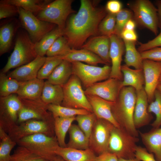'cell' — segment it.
<instances>
[{"instance_id":"cell-9","label":"cell","mask_w":161,"mask_h":161,"mask_svg":"<svg viewBox=\"0 0 161 161\" xmlns=\"http://www.w3.org/2000/svg\"><path fill=\"white\" fill-rule=\"evenodd\" d=\"M54 119L49 120H29L16 125L8 134L12 140L16 143L24 137L37 134L54 136Z\"/></svg>"},{"instance_id":"cell-6","label":"cell","mask_w":161,"mask_h":161,"mask_svg":"<svg viewBox=\"0 0 161 161\" xmlns=\"http://www.w3.org/2000/svg\"><path fill=\"white\" fill-rule=\"evenodd\" d=\"M81 83L77 76L74 74L72 75L62 86L64 98L61 105L73 109H85L93 112Z\"/></svg>"},{"instance_id":"cell-43","label":"cell","mask_w":161,"mask_h":161,"mask_svg":"<svg viewBox=\"0 0 161 161\" xmlns=\"http://www.w3.org/2000/svg\"><path fill=\"white\" fill-rule=\"evenodd\" d=\"M116 24V15L108 13L98 27L99 35L109 37L114 34Z\"/></svg>"},{"instance_id":"cell-21","label":"cell","mask_w":161,"mask_h":161,"mask_svg":"<svg viewBox=\"0 0 161 161\" xmlns=\"http://www.w3.org/2000/svg\"><path fill=\"white\" fill-rule=\"evenodd\" d=\"M21 26L19 20L16 18L11 19L1 25L0 56L7 52L12 47L14 38Z\"/></svg>"},{"instance_id":"cell-36","label":"cell","mask_w":161,"mask_h":161,"mask_svg":"<svg viewBox=\"0 0 161 161\" xmlns=\"http://www.w3.org/2000/svg\"><path fill=\"white\" fill-rule=\"evenodd\" d=\"M48 110L54 118L57 117H71L92 113L85 109H75L54 104L48 105Z\"/></svg>"},{"instance_id":"cell-50","label":"cell","mask_w":161,"mask_h":161,"mask_svg":"<svg viewBox=\"0 0 161 161\" xmlns=\"http://www.w3.org/2000/svg\"><path fill=\"white\" fill-rule=\"evenodd\" d=\"M120 38L123 40L135 42L137 36L134 30L124 29L120 35Z\"/></svg>"},{"instance_id":"cell-4","label":"cell","mask_w":161,"mask_h":161,"mask_svg":"<svg viewBox=\"0 0 161 161\" xmlns=\"http://www.w3.org/2000/svg\"><path fill=\"white\" fill-rule=\"evenodd\" d=\"M139 141L138 137L131 135L120 127L114 126L111 131L107 151L118 158H134L137 143Z\"/></svg>"},{"instance_id":"cell-16","label":"cell","mask_w":161,"mask_h":161,"mask_svg":"<svg viewBox=\"0 0 161 161\" xmlns=\"http://www.w3.org/2000/svg\"><path fill=\"white\" fill-rule=\"evenodd\" d=\"M143 69L145 79L144 89L150 103L154 99L155 92L159 84L161 74V62L143 60Z\"/></svg>"},{"instance_id":"cell-22","label":"cell","mask_w":161,"mask_h":161,"mask_svg":"<svg viewBox=\"0 0 161 161\" xmlns=\"http://www.w3.org/2000/svg\"><path fill=\"white\" fill-rule=\"evenodd\" d=\"M86 95L91 106L93 112L97 118L105 120L110 122L115 127H120L112 113L111 106L112 102L95 95Z\"/></svg>"},{"instance_id":"cell-29","label":"cell","mask_w":161,"mask_h":161,"mask_svg":"<svg viewBox=\"0 0 161 161\" xmlns=\"http://www.w3.org/2000/svg\"><path fill=\"white\" fill-rule=\"evenodd\" d=\"M64 98L62 86L45 82L41 99L45 103L61 105Z\"/></svg>"},{"instance_id":"cell-45","label":"cell","mask_w":161,"mask_h":161,"mask_svg":"<svg viewBox=\"0 0 161 161\" xmlns=\"http://www.w3.org/2000/svg\"><path fill=\"white\" fill-rule=\"evenodd\" d=\"M19 7L4 0L0 1V19L11 18L18 15Z\"/></svg>"},{"instance_id":"cell-57","label":"cell","mask_w":161,"mask_h":161,"mask_svg":"<svg viewBox=\"0 0 161 161\" xmlns=\"http://www.w3.org/2000/svg\"><path fill=\"white\" fill-rule=\"evenodd\" d=\"M159 84H161V74L160 75L159 80Z\"/></svg>"},{"instance_id":"cell-13","label":"cell","mask_w":161,"mask_h":161,"mask_svg":"<svg viewBox=\"0 0 161 161\" xmlns=\"http://www.w3.org/2000/svg\"><path fill=\"white\" fill-rule=\"evenodd\" d=\"M114 126L105 120L97 118L89 138V148L95 154L107 151L110 133Z\"/></svg>"},{"instance_id":"cell-31","label":"cell","mask_w":161,"mask_h":161,"mask_svg":"<svg viewBox=\"0 0 161 161\" xmlns=\"http://www.w3.org/2000/svg\"><path fill=\"white\" fill-rule=\"evenodd\" d=\"M64 30L57 26L35 44V49L38 55L45 56L47 51L56 39L64 35Z\"/></svg>"},{"instance_id":"cell-33","label":"cell","mask_w":161,"mask_h":161,"mask_svg":"<svg viewBox=\"0 0 161 161\" xmlns=\"http://www.w3.org/2000/svg\"><path fill=\"white\" fill-rule=\"evenodd\" d=\"M124 44L125 65L136 69H143V61L140 52L135 47V42L123 40Z\"/></svg>"},{"instance_id":"cell-3","label":"cell","mask_w":161,"mask_h":161,"mask_svg":"<svg viewBox=\"0 0 161 161\" xmlns=\"http://www.w3.org/2000/svg\"><path fill=\"white\" fill-rule=\"evenodd\" d=\"M38 56L35 49V44L27 32L25 30H18L13 51L1 72L5 74L11 69L30 63Z\"/></svg>"},{"instance_id":"cell-53","label":"cell","mask_w":161,"mask_h":161,"mask_svg":"<svg viewBox=\"0 0 161 161\" xmlns=\"http://www.w3.org/2000/svg\"><path fill=\"white\" fill-rule=\"evenodd\" d=\"M159 21V27H161V1H158L156 3Z\"/></svg>"},{"instance_id":"cell-27","label":"cell","mask_w":161,"mask_h":161,"mask_svg":"<svg viewBox=\"0 0 161 161\" xmlns=\"http://www.w3.org/2000/svg\"><path fill=\"white\" fill-rule=\"evenodd\" d=\"M121 71L123 75V87L131 86L136 91L144 88L145 79L143 69H132L124 64L121 66Z\"/></svg>"},{"instance_id":"cell-15","label":"cell","mask_w":161,"mask_h":161,"mask_svg":"<svg viewBox=\"0 0 161 161\" xmlns=\"http://www.w3.org/2000/svg\"><path fill=\"white\" fill-rule=\"evenodd\" d=\"M123 87L122 81L109 78L94 83L86 88L84 92L86 95H95L107 101L114 102Z\"/></svg>"},{"instance_id":"cell-25","label":"cell","mask_w":161,"mask_h":161,"mask_svg":"<svg viewBox=\"0 0 161 161\" xmlns=\"http://www.w3.org/2000/svg\"><path fill=\"white\" fill-rule=\"evenodd\" d=\"M58 57L63 60H66L71 63L84 62L88 64L93 66H96L98 64L108 65L97 55L83 49H72L70 51L65 55Z\"/></svg>"},{"instance_id":"cell-46","label":"cell","mask_w":161,"mask_h":161,"mask_svg":"<svg viewBox=\"0 0 161 161\" xmlns=\"http://www.w3.org/2000/svg\"><path fill=\"white\" fill-rule=\"evenodd\" d=\"M143 60L161 62V47H156L140 52Z\"/></svg>"},{"instance_id":"cell-49","label":"cell","mask_w":161,"mask_h":161,"mask_svg":"<svg viewBox=\"0 0 161 161\" xmlns=\"http://www.w3.org/2000/svg\"><path fill=\"white\" fill-rule=\"evenodd\" d=\"M122 4L120 1L111 0L107 2L105 9L108 13L116 15L122 9Z\"/></svg>"},{"instance_id":"cell-2","label":"cell","mask_w":161,"mask_h":161,"mask_svg":"<svg viewBox=\"0 0 161 161\" xmlns=\"http://www.w3.org/2000/svg\"><path fill=\"white\" fill-rule=\"evenodd\" d=\"M136 99V91L134 88L123 87L116 101L112 103L111 111L120 127L131 135L138 137L139 132L135 128L133 120Z\"/></svg>"},{"instance_id":"cell-55","label":"cell","mask_w":161,"mask_h":161,"mask_svg":"<svg viewBox=\"0 0 161 161\" xmlns=\"http://www.w3.org/2000/svg\"><path fill=\"white\" fill-rule=\"evenodd\" d=\"M52 161H66L61 157L57 155Z\"/></svg>"},{"instance_id":"cell-5","label":"cell","mask_w":161,"mask_h":161,"mask_svg":"<svg viewBox=\"0 0 161 161\" xmlns=\"http://www.w3.org/2000/svg\"><path fill=\"white\" fill-rule=\"evenodd\" d=\"M47 161H52L57 155L55 151L59 146L55 136L37 134L24 137L17 142Z\"/></svg>"},{"instance_id":"cell-47","label":"cell","mask_w":161,"mask_h":161,"mask_svg":"<svg viewBox=\"0 0 161 161\" xmlns=\"http://www.w3.org/2000/svg\"><path fill=\"white\" fill-rule=\"evenodd\" d=\"M159 34L155 38L147 43H140L138 50L140 52L146 51L156 47H161V27Z\"/></svg>"},{"instance_id":"cell-41","label":"cell","mask_w":161,"mask_h":161,"mask_svg":"<svg viewBox=\"0 0 161 161\" xmlns=\"http://www.w3.org/2000/svg\"><path fill=\"white\" fill-rule=\"evenodd\" d=\"M62 61L58 57H46L44 63L39 71L37 78L43 80L47 79L54 69Z\"/></svg>"},{"instance_id":"cell-28","label":"cell","mask_w":161,"mask_h":161,"mask_svg":"<svg viewBox=\"0 0 161 161\" xmlns=\"http://www.w3.org/2000/svg\"><path fill=\"white\" fill-rule=\"evenodd\" d=\"M72 74V63L63 60L54 69L47 80L51 84L62 86Z\"/></svg>"},{"instance_id":"cell-52","label":"cell","mask_w":161,"mask_h":161,"mask_svg":"<svg viewBox=\"0 0 161 161\" xmlns=\"http://www.w3.org/2000/svg\"><path fill=\"white\" fill-rule=\"evenodd\" d=\"M136 27V22L134 21L131 19L127 22L124 29L129 30H134Z\"/></svg>"},{"instance_id":"cell-7","label":"cell","mask_w":161,"mask_h":161,"mask_svg":"<svg viewBox=\"0 0 161 161\" xmlns=\"http://www.w3.org/2000/svg\"><path fill=\"white\" fill-rule=\"evenodd\" d=\"M72 0L52 1L36 16L40 20L56 25L64 29L69 16L75 11L72 8Z\"/></svg>"},{"instance_id":"cell-34","label":"cell","mask_w":161,"mask_h":161,"mask_svg":"<svg viewBox=\"0 0 161 161\" xmlns=\"http://www.w3.org/2000/svg\"><path fill=\"white\" fill-rule=\"evenodd\" d=\"M6 2L31 12L36 16L52 1L50 0H4Z\"/></svg>"},{"instance_id":"cell-11","label":"cell","mask_w":161,"mask_h":161,"mask_svg":"<svg viewBox=\"0 0 161 161\" xmlns=\"http://www.w3.org/2000/svg\"><path fill=\"white\" fill-rule=\"evenodd\" d=\"M19 8L18 16L21 26L34 44L57 26L54 24L40 20L31 12L20 7Z\"/></svg>"},{"instance_id":"cell-39","label":"cell","mask_w":161,"mask_h":161,"mask_svg":"<svg viewBox=\"0 0 161 161\" xmlns=\"http://www.w3.org/2000/svg\"><path fill=\"white\" fill-rule=\"evenodd\" d=\"M10 161H47L27 148L18 145Z\"/></svg>"},{"instance_id":"cell-17","label":"cell","mask_w":161,"mask_h":161,"mask_svg":"<svg viewBox=\"0 0 161 161\" xmlns=\"http://www.w3.org/2000/svg\"><path fill=\"white\" fill-rule=\"evenodd\" d=\"M109 37L110 40L109 56L112 64L109 78L122 81L123 77L121 71V63L125 48L124 43L120 37L114 34Z\"/></svg>"},{"instance_id":"cell-1","label":"cell","mask_w":161,"mask_h":161,"mask_svg":"<svg viewBox=\"0 0 161 161\" xmlns=\"http://www.w3.org/2000/svg\"><path fill=\"white\" fill-rule=\"evenodd\" d=\"M78 12L66 21L64 36L72 49L81 48L89 37L99 35V25L107 14L105 8L96 6L97 3L81 0Z\"/></svg>"},{"instance_id":"cell-44","label":"cell","mask_w":161,"mask_h":161,"mask_svg":"<svg viewBox=\"0 0 161 161\" xmlns=\"http://www.w3.org/2000/svg\"><path fill=\"white\" fill-rule=\"evenodd\" d=\"M132 11L126 9H122L116 15V24L114 34L120 37L121 34L124 29L127 22L132 19Z\"/></svg>"},{"instance_id":"cell-32","label":"cell","mask_w":161,"mask_h":161,"mask_svg":"<svg viewBox=\"0 0 161 161\" xmlns=\"http://www.w3.org/2000/svg\"><path fill=\"white\" fill-rule=\"evenodd\" d=\"M75 120V117H57L54 118L55 136L59 146L66 147L65 140L66 134L73 122Z\"/></svg>"},{"instance_id":"cell-24","label":"cell","mask_w":161,"mask_h":161,"mask_svg":"<svg viewBox=\"0 0 161 161\" xmlns=\"http://www.w3.org/2000/svg\"><path fill=\"white\" fill-rule=\"evenodd\" d=\"M44 83V80L38 78L22 82L17 94L21 99H40Z\"/></svg>"},{"instance_id":"cell-38","label":"cell","mask_w":161,"mask_h":161,"mask_svg":"<svg viewBox=\"0 0 161 161\" xmlns=\"http://www.w3.org/2000/svg\"><path fill=\"white\" fill-rule=\"evenodd\" d=\"M66 38L62 35L57 38L47 52V57H61L71 50Z\"/></svg>"},{"instance_id":"cell-40","label":"cell","mask_w":161,"mask_h":161,"mask_svg":"<svg viewBox=\"0 0 161 161\" xmlns=\"http://www.w3.org/2000/svg\"><path fill=\"white\" fill-rule=\"evenodd\" d=\"M149 113H152L156 116V119L151 124L153 128L161 126V92L157 89L154 95V100L150 103L148 107Z\"/></svg>"},{"instance_id":"cell-23","label":"cell","mask_w":161,"mask_h":161,"mask_svg":"<svg viewBox=\"0 0 161 161\" xmlns=\"http://www.w3.org/2000/svg\"><path fill=\"white\" fill-rule=\"evenodd\" d=\"M139 132L145 148L154 155L157 161H161V126L148 132Z\"/></svg>"},{"instance_id":"cell-37","label":"cell","mask_w":161,"mask_h":161,"mask_svg":"<svg viewBox=\"0 0 161 161\" xmlns=\"http://www.w3.org/2000/svg\"><path fill=\"white\" fill-rule=\"evenodd\" d=\"M0 161H10V152L17 144L2 128L0 127Z\"/></svg>"},{"instance_id":"cell-30","label":"cell","mask_w":161,"mask_h":161,"mask_svg":"<svg viewBox=\"0 0 161 161\" xmlns=\"http://www.w3.org/2000/svg\"><path fill=\"white\" fill-rule=\"evenodd\" d=\"M68 132L69 140L66 147L80 150L89 148V138L78 125L72 124Z\"/></svg>"},{"instance_id":"cell-26","label":"cell","mask_w":161,"mask_h":161,"mask_svg":"<svg viewBox=\"0 0 161 161\" xmlns=\"http://www.w3.org/2000/svg\"><path fill=\"white\" fill-rule=\"evenodd\" d=\"M55 153L66 161H94L96 156L89 148L80 150L59 146Z\"/></svg>"},{"instance_id":"cell-8","label":"cell","mask_w":161,"mask_h":161,"mask_svg":"<svg viewBox=\"0 0 161 161\" xmlns=\"http://www.w3.org/2000/svg\"><path fill=\"white\" fill-rule=\"evenodd\" d=\"M130 6L136 23L157 35L159 27L157 8L148 0H136Z\"/></svg>"},{"instance_id":"cell-35","label":"cell","mask_w":161,"mask_h":161,"mask_svg":"<svg viewBox=\"0 0 161 161\" xmlns=\"http://www.w3.org/2000/svg\"><path fill=\"white\" fill-rule=\"evenodd\" d=\"M21 81L9 77L2 72L0 73V97L17 94L21 83Z\"/></svg>"},{"instance_id":"cell-20","label":"cell","mask_w":161,"mask_h":161,"mask_svg":"<svg viewBox=\"0 0 161 161\" xmlns=\"http://www.w3.org/2000/svg\"><path fill=\"white\" fill-rule=\"evenodd\" d=\"M110 47L109 37L97 35L90 38L81 48L93 53L109 65L111 63L109 56Z\"/></svg>"},{"instance_id":"cell-19","label":"cell","mask_w":161,"mask_h":161,"mask_svg":"<svg viewBox=\"0 0 161 161\" xmlns=\"http://www.w3.org/2000/svg\"><path fill=\"white\" fill-rule=\"evenodd\" d=\"M46 57L38 55L30 63L17 68L7 76L18 81L24 82L37 78L38 72L44 63Z\"/></svg>"},{"instance_id":"cell-54","label":"cell","mask_w":161,"mask_h":161,"mask_svg":"<svg viewBox=\"0 0 161 161\" xmlns=\"http://www.w3.org/2000/svg\"><path fill=\"white\" fill-rule=\"evenodd\" d=\"M118 161H141L137 158L135 157L131 159H125L121 158H118Z\"/></svg>"},{"instance_id":"cell-51","label":"cell","mask_w":161,"mask_h":161,"mask_svg":"<svg viewBox=\"0 0 161 161\" xmlns=\"http://www.w3.org/2000/svg\"><path fill=\"white\" fill-rule=\"evenodd\" d=\"M118 158L115 154L107 151L96 156L94 161H118Z\"/></svg>"},{"instance_id":"cell-48","label":"cell","mask_w":161,"mask_h":161,"mask_svg":"<svg viewBox=\"0 0 161 161\" xmlns=\"http://www.w3.org/2000/svg\"><path fill=\"white\" fill-rule=\"evenodd\" d=\"M135 157L141 161H157L152 153L149 152L145 148L141 146H137Z\"/></svg>"},{"instance_id":"cell-18","label":"cell","mask_w":161,"mask_h":161,"mask_svg":"<svg viewBox=\"0 0 161 161\" xmlns=\"http://www.w3.org/2000/svg\"><path fill=\"white\" fill-rule=\"evenodd\" d=\"M136 99L135 104L133 120L136 129L149 124L152 116L148 111V100L144 88L136 91Z\"/></svg>"},{"instance_id":"cell-10","label":"cell","mask_w":161,"mask_h":161,"mask_svg":"<svg viewBox=\"0 0 161 161\" xmlns=\"http://www.w3.org/2000/svg\"><path fill=\"white\" fill-rule=\"evenodd\" d=\"M71 63L72 74L78 77L86 89L110 78L111 67L109 65L99 67L79 62Z\"/></svg>"},{"instance_id":"cell-14","label":"cell","mask_w":161,"mask_h":161,"mask_svg":"<svg viewBox=\"0 0 161 161\" xmlns=\"http://www.w3.org/2000/svg\"><path fill=\"white\" fill-rule=\"evenodd\" d=\"M20 99L22 106L18 113L17 124L31 119L49 120L54 119L48 110V105L41 99Z\"/></svg>"},{"instance_id":"cell-42","label":"cell","mask_w":161,"mask_h":161,"mask_svg":"<svg viewBox=\"0 0 161 161\" xmlns=\"http://www.w3.org/2000/svg\"><path fill=\"white\" fill-rule=\"evenodd\" d=\"M97 118L93 113L75 117V120L78 126L89 138Z\"/></svg>"},{"instance_id":"cell-56","label":"cell","mask_w":161,"mask_h":161,"mask_svg":"<svg viewBox=\"0 0 161 161\" xmlns=\"http://www.w3.org/2000/svg\"><path fill=\"white\" fill-rule=\"evenodd\" d=\"M157 89L161 92V84H158L157 86Z\"/></svg>"},{"instance_id":"cell-12","label":"cell","mask_w":161,"mask_h":161,"mask_svg":"<svg viewBox=\"0 0 161 161\" xmlns=\"http://www.w3.org/2000/svg\"><path fill=\"white\" fill-rule=\"evenodd\" d=\"M22 106L18 96L11 94L0 98V127L7 133L17 124L18 112Z\"/></svg>"}]
</instances>
